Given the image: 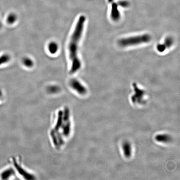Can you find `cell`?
<instances>
[{
	"mask_svg": "<svg viewBox=\"0 0 180 180\" xmlns=\"http://www.w3.org/2000/svg\"><path fill=\"white\" fill-rule=\"evenodd\" d=\"M11 59V57L9 54H4L0 56V66L9 62Z\"/></svg>",
	"mask_w": 180,
	"mask_h": 180,
	"instance_id": "10",
	"label": "cell"
},
{
	"mask_svg": "<svg viewBox=\"0 0 180 180\" xmlns=\"http://www.w3.org/2000/svg\"><path fill=\"white\" fill-rule=\"evenodd\" d=\"M85 19V16L83 15L79 17L69 43V57L72 62L70 73L72 74L76 73L81 69V62L78 55V48L83 34Z\"/></svg>",
	"mask_w": 180,
	"mask_h": 180,
	"instance_id": "1",
	"label": "cell"
},
{
	"mask_svg": "<svg viewBox=\"0 0 180 180\" xmlns=\"http://www.w3.org/2000/svg\"><path fill=\"white\" fill-rule=\"evenodd\" d=\"M2 95V93L1 92V90H0V98H1V96Z\"/></svg>",
	"mask_w": 180,
	"mask_h": 180,
	"instance_id": "17",
	"label": "cell"
},
{
	"mask_svg": "<svg viewBox=\"0 0 180 180\" xmlns=\"http://www.w3.org/2000/svg\"><path fill=\"white\" fill-rule=\"evenodd\" d=\"M122 149L124 155L127 158L131 157L132 154V147L131 144L129 142H124L122 145Z\"/></svg>",
	"mask_w": 180,
	"mask_h": 180,
	"instance_id": "5",
	"label": "cell"
},
{
	"mask_svg": "<svg viewBox=\"0 0 180 180\" xmlns=\"http://www.w3.org/2000/svg\"><path fill=\"white\" fill-rule=\"evenodd\" d=\"M17 17L16 15L14 13H12L9 14V16L7 17V22L9 24H13L17 20Z\"/></svg>",
	"mask_w": 180,
	"mask_h": 180,
	"instance_id": "11",
	"label": "cell"
},
{
	"mask_svg": "<svg viewBox=\"0 0 180 180\" xmlns=\"http://www.w3.org/2000/svg\"><path fill=\"white\" fill-rule=\"evenodd\" d=\"M151 37L148 34H144L141 35L127 38L120 40L119 44L122 47L132 46L137 45L142 43H148L150 41Z\"/></svg>",
	"mask_w": 180,
	"mask_h": 180,
	"instance_id": "2",
	"label": "cell"
},
{
	"mask_svg": "<svg viewBox=\"0 0 180 180\" xmlns=\"http://www.w3.org/2000/svg\"><path fill=\"white\" fill-rule=\"evenodd\" d=\"M165 46H163V45H159V46H158L157 48L158 51L160 52H161L163 51H164L165 49Z\"/></svg>",
	"mask_w": 180,
	"mask_h": 180,
	"instance_id": "15",
	"label": "cell"
},
{
	"mask_svg": "<svg viewBox=\"0 0 180 180\" xmlns=\"http://www.w3.org/2000/svg\"><path fill=\"white\" fill-rule=\"evenodd\" d=\"M58 49H59V46L57 43L55 42H51L49 43L48 49L51 54H55L58 51Z\"/></svg>",
	"mask_w": 180,
	"mask_h": 180,
	"instance_id": "9",
	"label": "cell"
},
{
	"mask_svg": "<svg viewBox=\"0 0 180 180\" xmlns=\"http://www.w3.org/2000/svg\"><path fill=\"white\" fill-rule=\"evenodd\" d=\"M2 27V23L1 22V21H0V29Z\"/></svg>",
	"mask_w": 180,
	"mask_h": 180,
	"instance_id": "16",
	"label": "cell"
},
{
	"mask_svg": "<svg viewBox=\"0 0 180 180\" xmlns=\"http://www.w3.org/2000/svg\"><path fill=\"white\" fill-rule=\"evenodd\" d=\"M135 94L132 97V101L134 103H141L143 101V98L144 95V91L139 89L136 84H134Z\"/></svg>",
	"mask_w": 180,
	"mask_h": 180,
	"instance_id": "4",
	"label": "cell"
},
{
	"mask_svg": "<svg viewBox=\"0 0 180 180\" xmlns=\"http://www.w3.org/2000/svg\"><path fill=\"white\" fill-rule=\"evenodd\" d=\"M13 174H14V171L12 169H7L3 171L1 173L0 177L2 179H6L12 177Z\"/></svg>",
	"mask_w": 180,
	"mask_h": 180,
	"instance_id": "8",
	"label": "cell"
},
{
	"mask_svg": "<svg viewBox=\"0 0 180 180\" xmlns=\"http://www.w3.org/2000/svg\"><path fill=\"white\" fill-rule=\"evenodd\" d=\"M112 7V18L114 21H117L120 18V14L117 9V5L115 3H113Z\"/></svg>",
	"mask_w": 180,
	"mask_h": 180,
	"instance_id": "7",
	"label": "cell"
},
{
	"mask_svg": "<svg viewBox=\"0 0 180 180\" xmlns=\"http://www.w3.org/2000/svg\"><path fill=\"white\" fill-rule=\"evenodd\" d=\"M165 43L166 44V46L167 47H170L172 44L173 43V40L171 38H167L166 40L165 41Z\"/></svg>",
	"mask_w": 180,
	"mask_h": 180,
	"instance_id": "14",
	"label": "cell"
},
{
	"mask_svg": "<svg viewBox=\"0 0 180 180\" xmlns=\"http://www.w3.org/2000/svg\"><path fill=\"white\" fill-rule=\"evenodd\" d=\"M23 63L24 66L28 68H31L33 66V62L31 59L28 57H25L23 59Z\"/></svg>",
	"mask_w": 180,
	"mask_h": 180,
	"instance_id": "12",
	"label": "cell"
},
{
	"mask_svg": "<svg viewBox=\"0 0 180 180\" xmlns=\"http://www.w3.org/2000/svg\"><path fill=\"white\" fill-rule=\"evenodd\" d=\"M155 139L156 141L160 143H167L172 141V138L168 134H160L155 136Z\"/></svg>",
	"mask_w": 180,
	"mask_h": 180,
	"instance_id": "6",
	"label": "cell"
},
{
	"mask_svg": "<svg viewBox=\"0 0 180 180\" xmlns=\"http://www.w3.org/2000/svg\"><path fill=\"white\" fill-rule=\"evenodd\" d=\"M70 85L72 89L81 95L86 94L87 90L86 88L78 80L72 79L70 82Z\"/></svg>",
	"mask_w": 180,
	"mask_h": 180,
	"instance_id": "3",
	"label": "cell"
},
{
	"mask_svg": "<svg viewBox=\"0 0 180 180\" xmlns=\"http://www.w3.org/2000/svg\"><path fill=\"white\" fill-rule=\"evenodd\" d=\"M48 91L50 92L55 93L57 92L59 90V88L55 85H51L48 88Z\"/></svg>",
	"mask_w": 180,
	"mask_h": 180,
	"instance_id": "13",
	"label": "cell"
}]
</instances>
